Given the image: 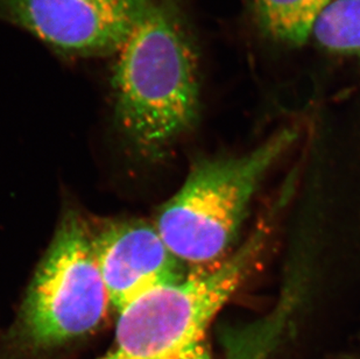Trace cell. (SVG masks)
I'll list each match as a JSON object with an SVG mask.
<instances>
[{"mask_svg": "<svg viewBox=\"0 0 360 359\" xmlns=\"http://www.w3.org/2000/svg\"><path fill=\"white\" fill-rule=\"evenodd\" d=\"M115 55L117 120L136 145L157 152L193 126L200 108L198 48L179 0H148Z\"/></svg>", "mask_w": 360, "mask_h": 359, "instance_id": "cell-1", "label": "cell"}, {"mask_svg": "<svg viewBox=\"0 0 360 359\" xmlns=\"http://www.w3.org/2000/svg\"><path fill=\"white\" fill-rule=\"evenodd\" d=\"M272 230L262 220L218 264L191 268L184 278L154 288L120 310L115 342L97 359H212L211 323L255 272Z\"/></svg>", "mask_w": 360, "mask_h": 359, "instance_id": "cell-2", "label": "cell"}, {"mask_svg": "<svg viewBox=\"0 0 360 359\" xmlns=\"http://www.w3.org/2000/svg\"><path fill=\"white\" fill-rule=\"evenodd\" d=\"M296 138L295 129L285 127L241 156L195 165L155 225L182 264L207 267L228 257L262 180Z\"/></svg>", "mask_w": 360, "mask_h": 359, "instance_id": "cell-3", "label": "cell"}, {"mask_svg": "<svg viewBox=\"0 0 360 359\" xmlns=\"http://www.w3.org/2000/svg\"><path fill=\"white\" fill-rule=\"evenodd\" d=\"M109 303L92 232L77 213L68 211L35 271L17 319L0 339V359L49 353L91 334Z\"/></svg>", "mask_w": 360, "mask_h": 359, "instance_id": "cell-4", "label": "cell"}, {"mask_svg": "<svg viewBox=\"0 0 360 359\" xmlns=\"http://www.w3.org/2000/svg\"><path fill=\"white\" fill-rule=\"evenodd\" d=\"M148 0H0V23L70 58L115 55Z\"/></svg>", "mask_w": 360, "mask_h": 359, "instance_id": "cell-5", "label": "cell"}, {"mask_svg": "<svg viewBox=\"0 0 360 359\" xmlns=\"http://www.w3.org/2000/svg\"><path fill=\"white\" fill-rule=\"evenodd\" d=\"M96 260L110 303L122 310L154 288L184 278L189 270L145 220H110L92 234Z\"/></svg>", "mask_w": 360, "mask_h": 359, "instance_id": "cell-6", "label": "cell"}, {"mask_svg": "<svg viewBox=\"0 0 360 359\" xmlns=\"http://www.w3.org/2000/svg\"><path fill=\"white\" fill-rule=\"evenodd\" d=\"M333 0H248L252 17L271 40L300 46Z\"/></svg>", "mask_w": 360, "mask_h": 359, "instance_id": "cell-7", "label": "cell"}, {"mask_svg": "<svg viewBox=\"0 0 360 359\" xmlns=\"http://www.w3.org/2000/svg\"><path fill=\"white\" fill-rule=\"evenodd\" d=\"M313 35L326 51L360 58V0H333Z\"/></svg>", "mask_w": 360, "mask_h": 359, "instance_id": "cell-8", "label": "cell"}, {"mask_svg": "<svg viewBox=\"0 0 360 359\" xmlns=\"http://www.w3.org/2000/svg\"><path fill=\"white\" fill-rule=\"evenodd\" d=\"M283 334L281 325L271 317L225 332V359H267Z\"/></svg>", "mask_w": 360, "mask_h": 359, "instance_id": "cell-9", "label": "cell"}]
</instances>
